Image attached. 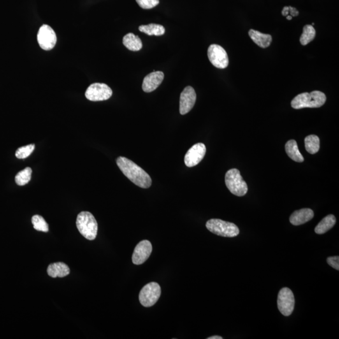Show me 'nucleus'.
I'll return each mask as SVG.
<instances>
[{"label":"nucleus","instance_id":"nucleus-1","mask_svg":"<svg viewBox=\"0 0 339 339\" xmlns=\"http://www.w3.org/2000/svg\"><path fill=\"white\" fill-rule=\"evenodd\" d=\"M117 164L121 171L137 186L148 189L152 185V178L143 169L124 157H118Z\"/></svg>","mask_w":339,"mask_h":339},{"label":"nucleus","instance_id":"nucleus-2","mask_svg":"<svg viewBox=\"0 0 339 339\" xmlns=\"http://www.w3.org/2000/svg\"><path fill=\"white\" fill-rule=\"evenodd\" d=\"M326 94L319 90H314L310 93L303 92L292 100L291 106L296 110L305 108H320L326 103Z\"/></svg>","mask_w":339,"mask_h":339},{"label":"nucleus","instance_id":"nucleus-3","mask_svg":"<svg viewBox=\"0 0 339 339\" xmlns=\"http://www.w3.org/2000/svg\"><path fill=\"white\" fill-rule=\"evenodd\" d=\"M77 228L80 233L88 240L96 239L98 225L93 215L87 211L79 213L76 220Z\"/></svg>","mask_w":339,"mask_h":339},{"label":"nucleus","instance_id":"nucleus-4","mask_svg":"<svg viewBox=\"0 0 339 339\" xmlns=\"http://www.w3.org/2000/svg\"><path fill=\"white\" fill-rule=\"evenodd\" d=\"M225 182L227 189L235 196L242 197L247 194V183L244 180L239 170L233 169L227 171L225 176Z\"/></svg>","mask_w":339,"mask_h":339},{"label":"nucleus","instance_id":"nucleus-5","mask_svg":"<svg viewBox=\"0 0 339 339\" xmlns=\"http://www.w3.org/2000/svg\"><path fill=\"white\" fill-rule=\"evenodd\" d=\"M206 227L211 233L226 238H234L240 234V229L236 224L221 219L209 220Z\"/></svg>","mask_w":339,"mask_h":339},{"label":"nucleus","instance_id":"nucleus-6","mask_svg":"<svg viewBox=\"0 0 339 339\" xmlns=\"http://www.w3.org/2000/svg\"><path fill=\"white\" fill-rule=\"evenodd\" d=\"M161 296V288L159 283L151 282L144 286L139 294V300L145 307L155 305Z\"/></svg>","mask_w":339,"mask_h":339},{"label":"nucleus","instance_id":"nucleus-7","mask_svg":"<svg viewBox=\"0 0 339 339\" xmlns=\"http://www.w3.org/2000/svg\"><path fill=\"white\" fill-rule=\"evenodd\" d=\"M112 94V90L106 84L94 83L88 87L85 96L89 101H102L110 99Z\"/></svg>","mask_w":339,"mask_h":339},{"label":"nucleus","instance_id":"nucleus-8","mask_svg":"<svg viewBox=\"0 0 339 339\" xmlns=\"http://www.w3.org/2000/svg\"><path fill=\"white\" fill-rule=\"evenodd\" d=\"M294 295L289 288H283L278 297V308L282 315L289 317L294 312L295 308Z\"/></svg>","mask_w":339,"mask_h":339},{"label":"nucleus","instance_id":"nucleus-9","mask_svg":"<svg viewBox=\"0 0 339 339\" xmlns=\"http://www.w3.org/2000/svg\"><path fill=\"white\" fill-rule=\"evenodd\" d=\"M208 55L211 64L217 68L225 69L228 66V55L221 46L217 44L210 45L208 48Z\"/></svg>","mask_w":339,"mask_h":339},{"label":"nucleus","instance_id":"nucleus-10","mask_svg":"<svg viewBox=\"0 0 339 339\" xmlns=\"http://www.w3.org/2000/svg\"><path fill=\"white\" fill-rule=\"evenodd\" d=\"M37 41L43 50H50L55 47L57 42V36L54 30L47 25L40 28L37 34Z\"/></svg>","mask_w":339,"mask_h":339},{"label":"nucleus","instance_id":"nucleus-11","mask_svg":"<svg viewBox=\"0 0 339 339\" xmlns=\"http://www.w3.org/2000/svg\"><path fill=\"white\" fill-rule=\"evenodd\" d=\"M206 153V147L204 144L199 143L195 144L190 148L185 155L184 162L188 167L197 166L203 160Z\"/></svg>","mask_w":339,"mask_h":339},{"label":"nucleus","instance_id":"nucleus-12","mask_svg":"<svg viewBox=\"0 0 339 339\" xmlns=\"http://www.w3.org/2000/svg\"><path fill=\"white\" fill-rule=\"evenodd\" d=\"M196 93L193 87L187 86L183 89L180 97V113L186 115L193 108L196 101Z\"/></svg>","mask_w":339,"mask_h":339},{"label":"nucleus","instance_id":"nucleus-13","mask_svg":"<svg viewBox=\"0 0 339 339\" xmlns=\"http://www.w3.org/2000/svg\"><path fill=\"white\" fill-rule=\"evenodd\" d=\"M152 252V243L148 240L141 241L134 248L132 261L136 265L142 264L148 259Z\"/></svg>","mask_w":339,"mask_h":339},{"label":"nucleus","instance_id":"nucleus-14","mask_svg":"<svg viewBox=\"0 0 339 339\" xmlns=\"http://www.w3.org/2000/svg\"><path fill=\"white\" fill-rule=\"evenodd\" d=\"M164 74L161 71H155L144 78L142 89L144 92H151L157 89L164 81Z\"/></svg>","mask_w":339,"mask_h":339},{"label":"nucleus","instance_id":"nucleus-15","mask_svg":"<svg viewBox=\"0 0 339 339\" xmlns=\"http://www.w3.org/2000/svg\"><path fill=\"white\" fill-rule=\"evenodd\" d=\"M314 216L313 211L310 209H301L300 210L295 211L290 217V222L294 226L305 224L310 221Z\"/></svg>","mask_w":339,"mask_h":339},{"label":"nucleus","instance_id":"nucleus-16","mask_svg":"<svg viewBox=\"0 0 339 339\" xmlns=\"http://www.w3.org/2000/svg\"><path fill=\"white\" fill-rule=\"evenodd\" d=\"M47 273L50 277L53 278H64L69 275L70 268L66 264L62 262H57V263L50 264L48 266Z\"/></svg>","mask_w":339,"mask_h":339},{"label":"nucleus","instance_id":"nucleus-17","mask_svg":"<svg viewBox=\"0 0 339 339\" xmlns=\"http://www.w3.org/2000/svg\"><path fill=\"white\" fill-rule=\"evenodd\" d=\"M249 36L252 40L261 48L268 47L272 42V37L271 35L262 34L257 30L251 29L249 31Z\"/></svg>","mask_w":339,"mask_h":339},{"label":"nucleus","instance_id":"nucleus-18","mask_svg":"<svg viewBox=\"0 0 339 339\" xmlns=\"http://www.w3.org/2000/svg\"><path fill=\"white\" fill-rule=\"evenodd\" d=\"M123 43L127 49L134 52L141 50L143 46L140 37L133 33L127 34L123 37Z\"/></svg>","mask_w":339,"mask_h":339},{"label":"nucleus","instance_id":"nucleus-19","mask_svg":"<svg viewBox=\"0 0 339 339\" xmlns=\"http://www.w3.org/2000/svg\"><path fill=\"white\" fill-rule=\"evenodd\" d=\"M285 151L289 157L295 162L301 163L304 161V158L298 150L297 141L291 140L288 141L285 145Z\"/></svg>","mask_w":339,"mask_h":339},{"label":"nucleus","instance_id":"nucleus-20","mask_svg":"<svg viewBox=\"0 0 339 339\" xmlns=\"http://www.w3.org/2000/svg\"><path fill=\"white\" fill-rule=\"evenodd\" d=\"M336 219L334 215H329L324 217L315 228V233L323 234L327 233L330 229L333 228L336 224Z\"/></svg>","mask_w":339,"mask_h":339},{"label":"nucleus","instance_id":"nucleus-21","mask_svg":"<svg viewBox=\"0 0 339 339\" xmlns=\"http://www.w3.org/2000/svg\"><path fill=\"white\" fill-rule=\"evenodd\" d=\"M139 30L148 36H161L166 32V29L161 25L151 24L147 25H141Z\"/></svg>","mask_w":339,"mask_h":339},{"label":"nucleus","instance_id":"nucleus-22","mask_svg":"<svg viewBox=\"0 0 339 339\" xmlns=\"http://www.w3.org/2000/svg\"><path fill=\"white\" fill-rule=\"evenodd\" d=\"M305 149L310 154H315L320 149V139L314 134L306 136L305 139Z\"/></svg>","mask_w":339,"mask_h":339},{"label":"nucleus","instance_id":"nucleus-23","mask_svg":"<svg viewBox=\"0 0 339 339\" xmlns=\"http://www.w3.org/2000/svg\"><path fill=\"white\" fill-rule=\"evenodd\" d=\"M316 31L312 25H306L303 27V34L300 37V43L302 45H306L314 39Z\"/></svg>","mask_w":339,"mask_h":339},{"label":"nucleus","instance_id":"nucleus-24","mask_svg":"<svg viewBox=\"0 0 339 339\" xmlns=\"http://www.w3.org/2000/svg\"><path fill=\"white\" fill-rule=\"evenodd\" d=\"M32 170L30 167H27L22 171H19L15 176V182L20 186H24L27 184L31 180Z\"/></svg>","mask_w":339,"mask_h":339},{"label":"nucleus","instance_id":"nucleus-25","mask_svg":"<svg viewBox=\"0 0 339 339\" xmlns=\"http://www.w3.org/2000/svg\"><path fill=\"white\" fill-rule=\"evenodd\" d=\"M32 222L34 229L38 231L47 233L48 231V225L43 217L39 215H35L32 218Z\"/></svg>","mask_w":339,"mask_h":339},{"label":"nucleus","instance_id":"nucleus-26","mask_svg":"<svg viewBox=\"0 0 339 339\" xmlns=\"http://www.w3.org/2000/svg\"><path fill=\"white\" fill-rule=\"evenodd\" d=\"M34 144L22 146V147L18 148V149L16 151L15 156L18 158V159H26V158L29 157L30 155H31V153L34 152Z\"/></svg>","mask_w":339,"mask_h":339},{"label":"nucleus","instance_id":"nucleus-27","mask_svg":"<svg viewBox=\"0 0 339 339\" xmlns=\"http://www.w3.org/2000/svg\"><path fill=\"white\" fill-rule=\"evenodd\" d=\"M138 5L143 9H151L159 4V0H136Z\"/></svg>","mask_w":339,"mask_h":339},{"label":"nucleus","instance_id":"nucleus-28","mask_svg":"<svg viewBox=\"0 0 339 339\" xmlns=\"http://www.w3.org/2000/svg\"><path fill=\"white\" fill-rule=\"evenodd\" d=\"M327 263L337 270H339V257L338 256L329 257L327 259Z\"/></svg>","mask_w":339,"mask_h":339},{"label":"nucleus","instance_id":"nucleus-29","mask_svg":"<svg viewBox=\"0 0 339 339\" xmlns=\"http://www.w3.org/2000/svg\"><path fill=\"white\" fill-rule=\"evenodd\" d=\"M289 13H290V15H291L292 17H297V16L298 15L299 12L297 10L296 8H294V7L292 6H289Z\"/></svg>","mask_w":339,"mask_h":339},{"label":"nucleus","instance_id":"nucleus-30","mask_svg":"<svg viewBox=\"0 0 339 339\" xmlns=\"http://www.w3.org/2000/svg\"><path fill=\"white\" fill-rule=\"evenodd\" d=\"M282 15L285 16V17H287V16L289 15V6H285L284 8H283V10L282 11Z\"/></svg>","mask_w":339,"mask_h":339},{"label":"nucleus","instance_id":"nucleus-31","mask_svg":"<svg viewBox=\"0 0 339 339\" xmlns=\"http://www.w3.org/2000/svg\"><path fill=\"white\" fill-rule=\"evenodd\" d=\"M223 338L222 337L220 336H212L210 337V338H208V339H222Z\"/></svg>","mask_w":339,"mask_h":339},{"label":"nucleus","instance_id":"nucleus-32","mask_svg":"<svg viewBox=\"0 0 339 339\" xmlns=\"http://www.w3.org/2000/svg\"><path fill=\"white\" fill-rule=\"evenodd\" d=\"M287 19L289 20H291L292 19V16H290V15L287 16Z\"/></svg>","mask_w":339,"mask_h":339}]
</instances>
